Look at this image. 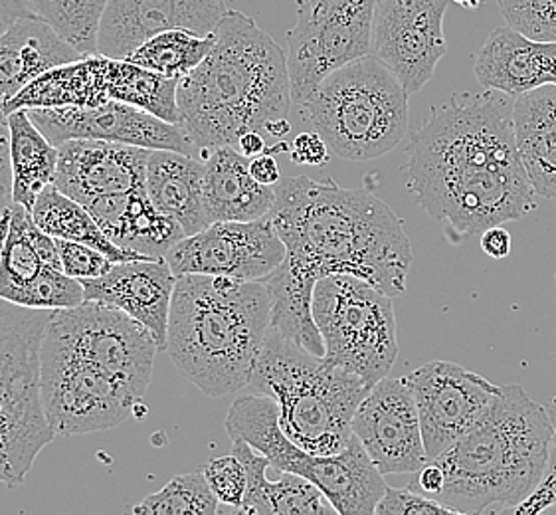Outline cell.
Segmentation results:
<instances>
[{
    "instance_id": "cell-22",
    "label": "cell",
    "mask_w": 556,
    "mask_h": 515,
    "mask_svg": "<svg viewBox=\"0 0 556 515\" xmlns=\"http://www.w3.org/2000/svg\"><path fill=\"white\" fill-rule=\"evenodd\" d=\"M79 281L86 300L108 303L131 315L153 334L161 351H167L168 315L177 286L167 258L117 262L100 278Z\"/></svg>"
},
{
    "instance_id": "cell-1",
    "label": "cell",
    "mask_w": 556,
    "mask_h": 515,
    "mask_svg": "<svg viewBox=\"0 0 556 515\" xmlns=\"http://www.w3.org/2000/svg\"><path fill=\"white\" fill-rule=\"evenodd\" d=\"M513 103L488 88L454 93L412 135L406 187L452 244L521 221L536 206L517 149Z\"/></svg>"
},
{
    "instance_id": "cell-41",
    "label": "cell",
    "mask_w": 556,
    "mask_h": 515,
    "mask_svg": "<svg viewBox=\"0 0 556 515\" xmlns=\"http://www.w3.org/2000/svg\"><path fill=\"white\" fill-rule=\"evenodd\" d=\"M546 409H548L551 423H553V437H551V447H548L545 476L536 486V490L513 510V514L536 515L556 510V397Z\"/></svg>"
},
{
    "instance_id": "cell-28",
    "label": "cell",
    "mask_w": 556,
    "mask_h": 515,
    "mask_svg": "<svg viewBox=\"0 0 556 515\" xmlns=\"http://www.w3.org/2000/svg\"><path fill=\"white\" fill-rule=\"evenodd\" d=\"M238 459L244 464L248 486L244 500L236 514L248 515H329L337 514L327 495L309 482L307 478L281 472L278 482H269L266 478L267 468H271L269 460L252 449L248 442L236 438L232 440Z\"/></svg>"
},
{
    "instance_id": "cell-29",
    "label": "cell",
    "mask_w": 556,
    "mask_h": 515,
    "mask_svg": "<svg viewBox=\"0 0 556 515\" xmlns=\"http://www.w3.org/2000/svg\"><path fill=\"white\" fill-rule=\"evenodd\" d=\"M108 62L103 54H88L74 62L50 67L24 86L7 105L4 113L16 110L52 108H96L110 101Z\"/></svg>"
},
{
    "instance_id": "cell-49",
    "label": "cell",
    "mask_w": 556,
    "mask_h": 515,
    "mask_svg": "<svg viewBox=\"0 0 556 515\" xmlns=\"http://www.w3.org/2000/svg\"><path fill=\"white\" fill-rule=\"evenodd\" d=\"M452 2H456V4L462 7V9H468V11H478V9H481V4H485L488 0H452Z\"/></svg>"
},
{
    "instance_id": "cell-6",
    "label": "cell",
    "mask_w": 556,
    "mask_h": 515,
    "mask_svg": "<svg viewBox=\"0 0 556 515\" xmlns=\"http://www.w3.org/2000/svg\"><path fill=\"white\" fill-rule=\"evenodd\" d=\"M248 389L278 403L279 425L300 449L331 456L355 437L356 409L372 387L269 327Z\"/></svg>"
},
{
    "instance_id": "cell-7",
    "label": "cell",
    "mask_w": 556,
    "mask_h": 515,
    "mask_svg": "<svg viewBox=\"0 0 556 515\" xmlns=\"http://www.w3.org/2000/svg\"><path fill=\"white\" fill-rule=\"evenodd\" d=\"M408 91L368 54L334 70L300 110L329 151L346 161L390 153L408 131Z\"/></svg>"
},
{
    "instance_id": "cell-47",
    "label": "cell",
    "mask_w": 556,
    "mask_h": 515,
    "mask_svg": "<svg viewBox=\"0 0 556 515\" xmlns=\"http://www.w3.org/2000/svg\"><path fill=\"white\" fill-rule=\"evenodd\" d=\"M236 149H238V151L248 159L256 158V155L266 153L267 143L266 139H264V134H260V131H250V134L242 135V137L238 139V146H236Z\"/></svg>"
},
{
    "instance_id": "cell-24",
    "label": "cell",
    "mask_w": 556,
    "mask_h": 515,
    "mask_svg": "<svg viewBox=\"0 0 556 515\" xmlns=\"http://www.w3.org/2000/svg\"><path fill=\"white\" fill-rule=\"evenodd\" d=\"M84 206L117 247L143 256H165L187 236L175 218L156 209L147 189L89 199Z\"/></svg>"
},
{
    "instance_id": "cell-12",
    "label": "cell",
    "mask_w": 556,
    "mask_h": 515,
    "mask_svg": "<svg viewBox=\"0 0 556 515\" xmlns=\"http://www.w3.org/2000/svg\"><path fill=\"white\" fill-rule=\"evenodd\" d=\"M379 0H298L288 33L291 101L301 108L334 70L370 54Z\"/></svg>"
},
{
    "instance_id": "cell-9",
    "label": "cell",
    "mask_w": 556,
    "mask_h": 515,
    "mask_svg": "<svg viewBox=\"0 0 556 515\" xmlns=\"http://www.w3.org/2000/svg\"><path fill=\"white\" fill-rule=\"evenodd\" d=\"M52 310L0 300V483L16 488L54 440L40 394V349Z\"/></svg>"
},
{
    "instance_id": "cell-44",
    "label": "cell",
    "mask_w": 556,
    "mask_h": 515,
    "mask_svg": "<svg viewBox=\"0 0 556 515\" xmlns=\"http://www.w3.org/2000/svg\"><path fill=\"white\" fill-rule=\"evenodd\" d=\"M481 248L488 256L495 258V260L509 256L513 248L509 230H505L503 226H491L481 235Z\"/></svg>"
},
{
    "instance_id": "cell-19",
    "label": "cell",
    "mask_w": 556,
    "mask_h": 515,
    "mask_svg": "<svg viewBox=\"0 0 556 515\" xmlns=\"http://www.w3.org/2000/svg\"><path fill=\"white\" fill-rule=\"evenodd\" d=\"M226 11L224 0H110L101 21L98 52L125 60L137 46L165 30L214 34Z\"/></svg>"
},
{
    "instance_id": "cell-25",
    "label": "cell",
    "mask_w": 556,
    "mask_h": 515,
    "mask_svg": "<svg viewBox=\"0 0 556 515\" xmlns=\"http://www.w3.org/2000/svg\"><path fill=\"white\" fill-rule=\"evenodd\" d=\"M204 201L211 223H250L267 216L276 191L252 177L250 159L236 147H220L204 159Z\"/></svg>"
},
{
    "instance_id": "cell-48",
    "label": "cell",
    "mask_w": 556,
    "mask_h": 515,
    "mask_svg": "<svg viewBox=\"0 0 556 515\" xmlns=\"http://www.w3.org/2000/svg\"><path fill=\"white\" fill-rule=\"evenodd\" d=\"M12 206H14V199L12 192L0 191V252L4 247V240L9 235V226H11Z\"/></svg>"
},
{
    "instance_id": "cell-18",
    "label": "cell",
    "mask_w": 556,
    "mask_h": 515,
    "mask_svg": "<svg viewBox=\"0 0 556 515\" xmlns=\"http://www.w3.org/2000/svg\"><path fill=\"white\" fill-rule=\"evenodd\" d=\"M28 115L54 146H62L70 139H100L151 151L167 149L187 155L197 153L180 125L168 124L119 101H105L96 108L28 110Z\"/></svg>"
},
{
    "instance_id": "cell-33",
    "label": "cell",
    "mask_w": 556,
    "mask_h": 515,
    "mask_svg": "<svg viewBox=\"0 0 556 515\" xmlns=\"http://www.w3.org/2000/svg\"><path fill=\"white\" fill-rule=\"evenodd\" d=\"M177 91V78H167L129 60L110 58L108 62L110 100L139 108L168 124H178Z\"/></svg>"
},
{
    "instance_id": "cell-17",
    "label": "cell",
    "mask_w": 556,
    "mask_h": 515,
    "mask_svg": "<svg viewBox=\"0 0 556 515\" xmlns=\"http://www.w3.org/2000/svg\"><path fill=\"white\" fill-rule=\"evenodd\" d=\"M353 435L384 476L416 474L430 462L424 447L420 416L406 377H384L368 391L356 409Z\"/></svg>"
},
{
    "instance_id": "cell-10",
    "label": "cell",
    "mask_w": 556,
    "mask_h": 515,
    "mask_svg": "<svg viewBox=\"0 0 556 515\" xmlns=\"http://www.w3.org/2000/svg\"><path fill=\"white\" fill-rule=\"evenodd\" d=\"M313 317L329 363L355 373L368 387L389 375L399 357L390 296L355 276L333 274L315 286Z\"/></svg>"
},
{
    "instance_id": "cell-26",
    "label": "cell",
    "mask_w": 556,
    "mask_h": 515,
    "mask_svg": "<svg viewBox=\"0 0 556 515\" xmlns=\"http://www.w3.org/2000/svg\"><path fill=\"white\" fill-rule=\"evenodd\" d=\"M146 189L156 209L175 218L185 235H197L212 225L204 201V161L194 155L151 151Z\"/></svg>"
},
{
    "instance_id": "cell-4",
    "label": "cell",
    "mask_w": 556,
    "mask_h": 515,
    "mask_svg": "<svg viewBox=\"0 0 556 515\" xmlns=\"http://www.w3.org/2000/svg\"><path fill=\"white\" fill-rule=\"evenodd\" d=\"M553 423L523 387H500L468 432L440 454L445 486L435 495L454 514L513 512L543 480Z\"/></svg>"
},
{
    "instance_id": "cell-13",
    "label": "cell",
    "mask_w": 556,
    "mask_h": 515,
    "mask_svg": "<svg viewBox=\"0 0 556 515\" xmlns=\"http://www.w3.org/2000/svg\"><path fill=\"white\" fill-rule=\"evenodd\" d=\"M40 394L54 437L110 430L141 403L125 385L46 337L40 349Z\"/></svg>"
},
{
    "instance_id": "cell-15",
    "label": "cell",
    "mask_w": 556,
    "mask_h": 515,
    "mask_svg": "<svg viewBox=\"0 0 556 515\" xmlns=\"http://www.w3.org/2000/svg\"><path fill=\"white\" fill-rule=\"evenodd\" d=\"M175 276L206 274L235 280L260 281L286 258V244L269 216L250 223H212L197 235L185 236L168 250Z\"/></svg>"
},
{
    "instance_id": "cell-34",
    "label": "cell",
    "mask_w": 556,
    "mask_h": 515,
    "mask_svg": "<svg viewBox=\"0 0 556 515\" xmlns=\"http://www.w3.org/2000/svg\"><path fill=\"white\" fill-rule=\"evenodd\" d=\"M214 42L216 33L202 36L185 28H175L151 36L143 45L137 46L125 60L159 72L167 78L180 79L189 76L211 54Z\"/></svg>"
},
{
    "instance_id": "cell-16",
    "label": "cell",
    "mask_w": 556,
    "mask_h": 515,
    "mask_svg": "<svg viewBox=\"0 0 556 515\" xmlns=\"http://www.w3.org/2000/svg\"><path fill=\"white\" fill-rule=\"evenodd\" d=\"M406 381L416 401L430 460L456 444L500 391L485 377L450 361H430L412 370Z\"/></svg>"
},
{
    "instance_id": "cell-5",
    "label": "cell",
    "mask_w": 556,
    "mask_h": 515,
    "mask_svg": "<svg viewBox=\"0 0 556 515\" xmlns=\"http://www.w3.org/2000/svg\"><path fill=\"white\" fill-rule=\"evenodd\" d=\"M269 325L271 298L264 281L177 276L168 355L204 394L224 397L248 387Z\"/></svg>"
},
{
    "instance_id": "cell-31",
    "label": "cell",
    "mask_w": 556,
    "mask_h": 515,
    "mask_svg": "<svg viewBox=\"0 0 556 515\" xmlns=\"http://www.w3.org/2000/svg\"><path fill=\"white\" fill-rule=\"evenodd\" d=\"M11 124L12 199L33 211L46 187L54 185L60 149L34 124L28 110L9 113Z\"/></svg>"
},
{
    "instance_id": "cell-21",
    "label": "cell",
    "mask_w": 556,
    "mask_h": 515,
    "mask_svg": "<svg viewBox=\"0 0 556 515\" xmlns=\"http://www.w3.org/2000/svg\"><path fill=\"white\" fill-rule=\"evenodd\" d=\"M58 149L54 185L74 201L84 204L98 197L146 189L151 149L100 139H70Z\"/></svg>"
},
{
    "instance_id": "cell-39",
    "label": "cell",
    "mask_w": 556,
    "mask_h": 515,
    "mask_svg": "<svg viewBox=\"0 0 556 515\" xmlns=\"http://www.w3.org/2000/svg\"><path fill=\"white\" fill-rule=\"evenodd\" d=\"M56 244L60 258H62L64 274H67L70 278H76V280L100 278L113 268V264H117L100 250L81 244V242L56 238Z\"/></svg>"
},
{
    "instance_id": "cell-35",
    "label": "cell",
    "mask_w": 556,
    "mask_h": 515,
    "mask_svg": "<svg viewBox=\"0 0 556 515\" xmlns=\"http://www.w3.org/2000/svg\"><path fill=\"white\" fill-rule=\"evenodd\" d=\"M110 0H28L36 18L76 48L81 56L98 54L101 21Z\"/></svg>"
},
{
    "instance_id": "cell-42",
    "label": "cell",
    "mask_w": 556,
    "mask_h": 515,
    "mask_svg": "<svg viewBox=\"0 0 556 515\" xmlns=\"http://www.w3.org/2000/svg\"><path fill=\"white\" fill-rule=\"evenodd\" d=\"M329 147L323 141L321 135L317 131L301 134L293 139L290 147V155L295 163L300 165H312V167H323L329 163Z\"/></svg>"
},
{
    "instance_id": "cell-32",
    "label": "cell",
    "mask_w": 556,
    "mask_h": 515,
    "mask_svg": "<svg viewBox=\"0 0 556 515\" xmlns=\"http://www.w3.org/2000/svg\"><path fill=\"white\" fill-rule=\"evenodd\" d=\"M30 213H33L34 223L48 235L88 244L103 252L105 256L112 258L113 262L151 258L117 247L112 238L101 230L88 209L81 202L74 201L72 197L60 191L56 185H50L40 192Z\"/></svg>"
},
{
    "instance_id": "cell-43",
    "label": "cell",
    "mask_w": 556,
    "mask_h": 515,
    "mask_svg": "<svg viewBox=\"0 0 556 515\" xmlns=\"http://www.w3.org/2000/svg\"><path fill=\"white\" fill-rule=\"evenodd\" d=\"M0 191L12 192L11 124L0 110Z\"/></svg>"
},
{
    "instance_id": "cell-3",
    "label": "cell",
    "mask_w": 556,
    "mask_h": 515,
    "mask_svg": "<svg viewBox=\"0 0 556 515\" xmlns=\"http://www.w3.org/2000/svg\"><path fill=\"white\" fill-rule=\"evenodd\" d=\"M178 124L202 161L250 131H291L288 54L244 12L228 9L211 54L178 79Z\"/></svg>"
},
{
    "instance_id": "cell-11",
    "label": "cell",
    "mask_w": 556,
    "mask_h": 515,
    "mask_svg": "<svg viewBox=\"0 0 556 515\" xmlns=\"http://www.w3.org/2000/svg\"><path fill=\"white\" fill-rule=\"evenodd\" d=\"M45 337L108 373L137 399L146 397L161 348L146 325L131 315L86 300L76 307L52 310Z\"/></svg>"
},
{
    "instance_id": "cell-37",
    "label": "cell",
    "mask_w": 556,
    "mask_h": 515,
    "mask_svg": "<svg viewBox=\"0 0 556 515\" xmlns=\"http://www.w3.org/2000/svg\"><path fill=\"white\" fill-rule=\"evenodd\" d=\"M505 23L536 40H556V0H497Z\"/></svg>"
},
{
    "instance_id": "cell-40",
    "label": "cell",
    "mask_w": 556,
    "mask_h": 515,
    "mask_svg": "<svg viewBox=\"0 0 556 515\" xmlns=\"http://www.w3.org/2000/svg\"><path fill=\"white\" fill-rule=\"evenodd\" d=\"M377 515H434V514H454L447 505L438 502L435 498H430L426 493L416 492L408 488H392L387 486V490L380 498L377 505Z\"/></svg>"
},
{
    "instance_id": "cell-20",
    "label": "cell",
    "mask_w": 556,
    "mask_h": 515,
    "mask_svg": "<svg viewBox=\"0 0 556 515\" xmlns=\"http://www.w3.org/2000/svg\"><path fill=\"white\" fill-rule=\"evenodd\" d=\"M33 221V213L14 202L0 252V300L33 310H66L86 302L81 281L48 266L34 248Z\"/></svg>"
},
{
    "instance_id": "cell-38",
    "label": "cell",
    "mask_w": 556,
    "mask_h": 515,
    "mask_svg": "<svg viewBox=\"0 0 556 515\" xmlns=\"http://www.w3.org/2000/svg\"><path fill=\"white\" fill-rule=\"evenodd\" d=\"M206 480L211 483L212 492L220 500V504L230 505L232 512L240 507L244 500L248 476L244 464L236 454L212 460L204 468Z\"/></svg>"
},
{
    "instance_id": "cell-27",
    "label": "cell",
    "mask_w": 556,
    "mask_h": 515,
    "mask_svg": "<svg viewBox=\"0 0 556 515\" xmlns=\"http://www.w3.org/2000/svg\"><path fill=\"white\" fill-rule=\"evenodd\" d=\"M81 58L45 21L28 16L0 34V110L50 67Z\"/></svg>"
},
{
    "instance_id": "cell-46",
    "label": "cell",
    "mask_w": 556,
    "mask_h": 515,
    "mask_svg": "<svg viewBox=\"0 0 556 515\" xmlns=\"http://www.w3.org/2000/svg\"><path fill=\"white\" fill-rule=\"evenodd\" d=\"M34 16L28 0H0V34L9 30L21 18Z\"/></svg>"
},
{
    "instance_id": "cell-8",
    "label": "cell",
    "mask_w": 556,
    "mask_h": 515,
    "mask_svg": "<svg viewBox=\"0 0 556 515\" xmlns=\"http://www.w3.org/2000/svg\"><path fill=\"white\" fill-rule=\"evenodd\" d=\"M226 430L264 454L271 468L307 478L321 490L339 515H372L387 490L384 474L358 438L339 454L315 456L300 449L279 425L278 403L266 394L236 399L226 416Z\"/></svg>"
},
{
    "instance_id": "cell-45",
    "label": "cell",
    "mask_w": 556,
    "mask_h": 515,
    "mask_svg": "<svg viewBox=\"0 0 556 515\" xmlns=\"http://www.w3.org/2000/svg\"><path fill=\"white\" fill-rule=\"evenodd\" d=\"M250 173L257 183L267 185V187H276L281 180L278 161L271 153H262V155L250 159Z\"/></svg>"
},
{
    "instance_id": "cell-23",
    "label": "cell",
    "mask_w": 556,
    "mask_h": 515,
    "mask_svg": "<svg viewBox=\"0 0 556 515\" xmlns=\"http://www.w3.org/2000/svg\"><path fill=\"white\" fill-rule=\"evenodd\" d=\"M473 72L483 88L511 98L556 86V40H536L509 24L497 26L481 46Z\"/></svg>"
},
{
    "instance_id": "cell-36",
    "label": "cell",
    "mask_w": 556,
    "mask_h": 515,
    "mask_svg": "<svg viewBox=\"0 0 556 515\" xmlns=\"http://www.w3.org/2000/svg\"><path fill=\"white\" fill-rule=\"evenodd\" d=\"M220 500L212 492L206 474L190 472L173 478L161 492L147 495L135 505L137 515H214L218 514Z\"/></svg>"
},
{
    "instance_id": "cell-14",
    "label": "cell",
    "mask_w": 556,
    "mask_h": 515,
    "mask_svg": "<svg viewBox=\"0 0 556 515\" xmlns=\"http://www.w3.org/2000/svg\"><path fill=\"white\" fill-rule=\"evenodd\" d=\"M452 0H379L372 21L370 54L401 81L408 93L434 78L447 54L444 18Z\"/></svg>"
},
{
    "instance_id": "cell-2",
    "label": "cell",
    "mask_w": 556,
    "mask_h": 515,
    "mask_svg": "<svg viewBox=\"0 0 556 515\" xmlns=\"http://www.w3.org/2000/svg\"><path fill=\"white\" fill-rule=\"evenodd\" d=\"M274 191L267 216L286 244V258L269 280L313 293L321 278L349 274L390 298L406 291L410 238L387 202L305 175L279 180Z\"/></svg>"
},
{
    "instance_id": "cell-30",
    "label": "cell",
    "mask_w": 556,
    "mask_h": 515,
    "mask_svg": "<svg viewBox=\"0 0 556 515\" xmlns=\"http://www.w3.org/2000/svg\"><path fill=\"white\" fill-rule=\"evenodd\" d=\"M517 149L536 197L556 199V86L515 98Z\"/></svg>"
}]
</instances>
